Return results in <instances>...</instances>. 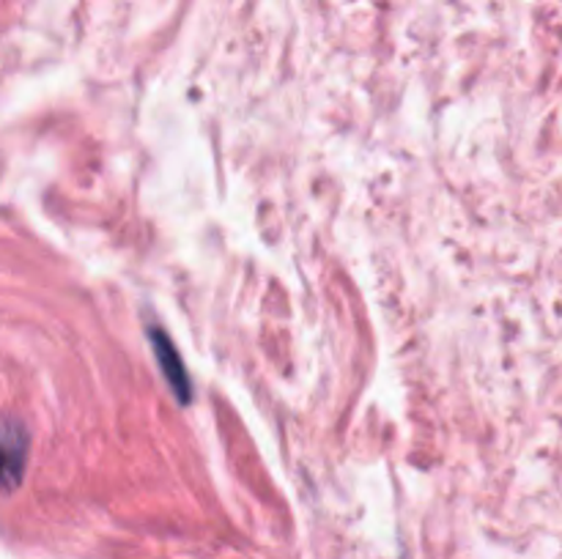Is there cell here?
<instances>
[{"label": "cell", "mask_w": 562, "mask_h": 559, "mask_svg": "<svg viewBox=\"0 0 562 559\" xmlns=\"http://www.w3.org/2000/svg\"><path fill=\"white\" fill-rule=\"evenodd\" d=\"M27 438L16 422L0 427V488L20 486L25 469Z\"/></svg>", "instance_id": "cell-1"}, {"label": "cell", "mask_w": 562, "mask_h": 559, "mask_svg": "<svg viewBox=\"0 0 562 559\" xmlns=\"http://www.w3.org/2000/svg\"><path fill=\"white\" fill-rule=\"evenodd\" d=\"M157 354H159V360H162V365H165L162 370H165V376H168L170 387H173L181 398H187V376H184V370H181L179 356H176V351L170 349V343H165L159 334H157Z\"/></svg>", "instance_id": "cell-2"}]
</instances>
